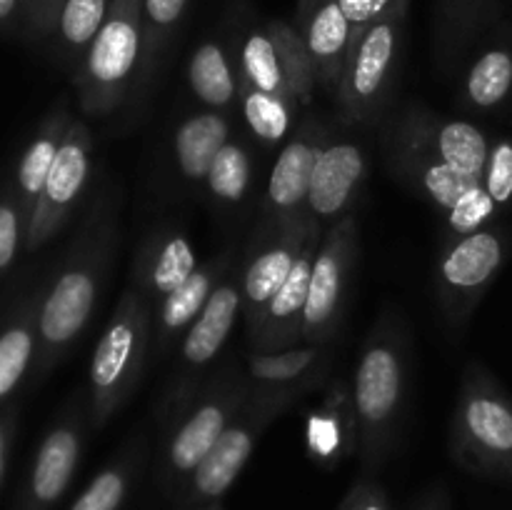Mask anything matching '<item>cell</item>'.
<instances>
[{"label": "cell", "instance_id": "1", "mask_svg": "<svg viewBox=\"0 0 512 510\" xmlns=\"http://www.w3.org/2000/svg\"><path fill=\"white\" fill-rule=\"evenodd\" d=\"M118 245V213L113 200L100 198L90 205L80 230L58 260L38 303V358L33 378L43 380L83 338L93 320L108 278L113 250Z\"/></svg>", "mask_w": 512, "mask_h": 510}, {"label": "cell", "instance_id": "2", "mask_svg": "<svg viewBox=\"0 0 512 510\" xmlns=\"http://www.w3.org/2000/svg\"><path fill=\"white\" fill-rule=\"evenodd\" d=\"M408 333L403 320L385 313L365 335L355 363L353 405L358 418V453L365 468H378L403 423L408 390Z\"/></svg>", "mask_w": 512, "mask_h": 510}, {"label": "cell", "instance_id": "3", "mask_svg": "<svg viewBox=\"0 0 512 510\" xmlns=\"http://www.w3.org/2000/svg\"><path fill=\"white\" fill-rule=\"evenodd\" d=\"M153 343V305L135 285L120 295L100 333L88 368L85 408L90 430H100L130 400Z\"/></svg>", "mask_w": 512, "mask_h": 510}, {"label": "cell", "instance_id": "4", "mask_svg": "<svg viewBox=\"0 0 512 510\" xmlns=\"http://www.w3.org/2000/svg\"><path fill=\"white\" fill-rule=\"evenodd\" d=\"M143 73V0H115L73 70L80 115L108 118L138 93Z\"/></svg>", "mask_w": 512, "mask_h": 510}, {"label": "cell", "instance_id": "5", "mask_svg": "<svg viewBox=\"0 0 512 510\" xmlns=\"http://www.w3.org/2000/svg\"><path fill=\"white\" fill-rule=\"evenodd\" d=\"M383 148L395 178L433 205L435 213L443 215L448 238L498 223L500 210L485 193L483 180L460 173L438 155L390 128L383 130Z\"/></svg>", "mask_w": 512, "mask_h": 510}, {"label": "cell", "instance_id": "6", "mask_svg": "<svg viewBox=\"0 0 512 510\" xmlns=\"http://www.w3.org/2000/svg\"><path fill=\"white\" fill-rule=\"evenodd\" d=\"M250 395V380L245 378L243 363L225 360L215 373L200 383L193 398L165 418L163 473L170 480H183L203 463L220 435L225 433L235 415L243 410Z\"/></svg>", "mask_w": 512, "mask_h": 510}, {"label": "cell", "instance_id": "7", "mask_svg": "<svg viewBox=\"0 0 512 510\" xmlns=\"http://www.w3.org/2000/svg\"><path fill=\"white\" fill-rule=\"evenodd\" d=\"M450 450L473 470L512 475V398L480 363H468L450 418Z\"/></svg>", "mask_w": 512, "mask_h": 510}, {"label": "cell", "instance_id": "8", "mask_svg": "<svg viewBox=\"0 0 512 510\" xmlns=\"http://www.w3.org/2000/svg\"><path fill=\"white\" fill-rule=\"evenodd\" d=\"M310 390H315L313 385L273 388V385L250 383V395L243 410L235 415L233 423L225 428L218 443L213 445V450L205 455L203 463L188 478V498L193 503H213L220 495L228 493L230 485L243 473L245 463L253 455L265 428L273 420H278L285 410L293 408Z\"/></svg>", "mask_w": 512, "mask_h": 510}, {"label": "cell", "instance_id": "9", "mask_svg": "<svg viewBox=\"0 0 512 510\" xmlns=\"http://www.w3.org/2000/svg\"><path fill=\"white\" fill-rule=\"evenodd\" d=\"M510 250V233L493 223L468 235L443 240L435 258L433 283L443 318L450 328H463L503 270Z\"/></svg>", "mask_w": 512, "mask_h": 510}, {"label": "cell", "instance_id": "10", "mask_svg": "<svg viewBox=\"0 0 512 510\" xmlns=\"http://www.w3.org/2000/svg\"><path fill=\"white\" fill-rule=\"evenodd\" d=\"M405 20L408 13H395L370 25L350 48L335 98L348 125H373L383 115L398 73Z\"/></svg>", "mask_w": 512, "mask_h": 510}, {"label": "cell", "instance_id": "11", "mask_svg": "<svg viewBox=\"0 0 512 510\" xmlns=\"http://www.w3.org/2000/svg\"><path fill=\"white\" fill-rule=\"evenodd\" d=\"M240 80L275 98L290 100L298 108L313 100L315 73L305 50L303 35L293 23L270 20L253 25L235 45Z\"/></svg>", "mask_w": 512, "mask_h": 510}, {"label": "cell", "instance_id": "12", "mask_svg": "<svg viewBox=\"0 0 512 510\" xmlns=\"http://www.w3.org/2000/svg\"><path fill=\"white\" fill-rule=\"evenodd\" d=\"M95 163V140L88 123L73 115L38 205L28 220L25 255H35L68 225L88 193Z\"/></svg>", "mask_w": 512, "mask_h": 510}, {"label": "cell", "instance_id": "13", "mask_svg": "<svg viewBox=\"0 0 512 510\" xmlns=\"http://www.w3.org/2000/svg\"><path fill=\"white\" fill-rule=\"evenodd\" d=\"M358 250L360 225L355 213L345 215L333 228L325 230L313 265L308 303H305L303 343L328 345L338 340L350 275L358 263Z\"/></svg>", "mask_w": 512, "mask_h": 510}, {"label": "cell", "instance_id": "14", "mask_svg": "<svg viewBox=\"0 0 512 510\" xmlns=\"http://www.w3.org/2000/svg\"><path fill=\"white\" fill-rule=\"evenodd\" d=\"M238 315H243V295H240L238 278L228 275L180 338L178 365L165 393V418L178 413L208 378L205 370L220 355L225 340L238 323Z\"/></svg>", "mask_w": 512, "mask_h": 510}, {"label": "cell", "instance_id": "15", "mask_svg": "<svg viewBox=\"0 0 512 510\" xmlns=\"http://www.w3.org/2000/svg\"><path fill=\"white\" fill-rule=\"evenodd\" d=\"M313 220H295V223H268L258 228L245 258L240 260L238 283L243 295V315L248 330L255 328L263 310L278 293L280 285L293 270Z\"/></svg>", "mask_w": 512, "mask_h": 510}, {"label": "cell", "instance_id": "16", "mask_svg": "<svg viewBox=\"0 0 512 510\" xmlns=\"http://www.w3.org/2000/svg\"><path fill=\"white\" fill-rule=\"evenodd\" d=\"M88 408L85 395H75L58 418L45 430L33 458L28 485H25L23 510H50L65 495L83 455L85 435H88Z\"/></svg>", "mask_w": 512, "mask_h": 510}, {"label": "cell", "instance_id": "17", "mask_svg": "<svg viewBox=\"0 0 512 510\" xmlns=\"http://www.w3.org/2000/svg\"><path fill=\"white\" fill-rule=\"evenodd\" d=\"M330 138L328 125L313 115H305L283 143L268 188H265V220L268 223H295L308 218V195L313 183L315 163L325 140Z\"/></svg>", "mask_w": 512, "mask_h": 510}, {"label": "cell", "instance_id": "18", "mask_svg": "<svg viewBox=\"0 0 512 510\" xmlns=\"http://www.w3.org/2000/svg\"><path fill=\"white\" fill-rule=\"evenodd\" d=\"M385 128L430 150L460 173L483 180L493 140L480 125L470 123V120L445 118L425 105L410 103L398 115H393Z\"/></svg>", "mask_w": 512, "mask_h": 510}, {"label": "cell", "instance_id": "19", "mask_svg": "<svg viewBox=\"0 0 512 510\" xmlns=\"http://www.w3.org/2000/svg\"><path fill=\"white\" fill-rule=\"evenodd\" d=\"M368 178V153L358 140L335 135L325 140L308 195V218L323 230L353 213Z\"/></svg>", "mask_w": 512, "mask_h": 510}, {"label": "cell", "instance_id": "20", "mask_svg": "<svg viewBox=\"0 0 512 510\" xmlns=\"http://www.w3.org/2000/svg\"><path fill=\"white\" fill-rule=\"evenodd\" d=\"M323 235L325 230L313 220L293 270L285 278V283L280 285L278 293L273 295L268 308L263 310L255 328L248 330L250 343L258 353H275V350H285L303 343L305 303H308L310 278H313V265L315 258H318Z\"/></svg>", "mask_w": 512, "mask_h": 510}, {"label": "cell", "instance_id": "21", "mask_svg": "<svg viewBox=\"0 0 512 510\" xmlns=\"http://www.w3.org/2000/svg\"><path fill=\"white\" fill-rule=\"evenodd\" d=\"M198 265V255L188 235L175 225H165L153 230L135 253L130 285H135L155 308L160 300L175 293Z\"/></svg>", "mask_w": 512, "mask_h": 510}, {"label": "cell", "instance_id": "22", "mask_svg": "<svg viewBox=\"0 0 512 510\" xmlns=\"http://www.w3.org/2000/svg\"><path fill=\"white\" fill-rule=\"evenodd\" d=\"M235 255L233 250H223L210 260L200 263L195 273L180 285L175 293L160 300L153 308V340L160 350H170V345L180 343L185 330L190 328L200 310L208 305L210 295L220 283L233 273Z\"/></svg>", "mask_w": 512, "mask_h": 510}, {"label": "cell", "instance_id": "23", "mask_svg": "<svg viewBox=\"0 0 512 510\" xmlns=\"http://www.w3.org/2000/svg\"><path fill=\"white\" fill-rule=\"evenodd\" d=\"M305 448L320 465H338L358 448V418L353 390L343 378H333L323 398L305 418Z\"/></svg>", "mask_w": 512, "mask_h": 510}, {"label": "cell", "instance_id": "24", "mask_svg": "<svg viewBox=\"0 0 512 510\" xmlns=\"http://www.w3.org/2000/svg\"><path fill=\"white\" fill-rule=\"evenodd\" d=\"M230 138H233L230 113L200 108L178 120L170 135V155L178 178L190 188L205 185L215 155Z\"/></svg>", "mask_w": 512, "mask_h": 510}, {"label": "cell", "instance_id": "25", "mask_svg": "<svg viewBox=\"0 0 512 510\" xmlns=\"http://www.w3.org/2000/svg\"><path fill=\"white\" fill-rule=\"evenodd\" d=\"M70 113L68 100H58L53 108L45 113V118L40 120L38 128L33 130L30 140L25 143V148L20 150L18 165H15L13 175V188L15 198H18L20 208H23L25 218L30 220L35 205H38L40 193L45 188V180H48L50 170H53L55 158L60 153V145H63L65 133L70 128Z\"/></svg>", "mask_w": 512, "mask_h": 510}, {"label": "cell", "instance_id": "26", "mask_svg": "<svg viewBox=\"0 0 512 510\" xmlns=\"http://www.w3.org/2000/svg\"><path fill=\"white\" fill-rule=\"evenodd\" d=\"M38 288L20 293L0 315V405L33 373L38 358Z\"/></svg>", "mask_w": 512, "mask_h": 510}, {"label": "cell", "instance_id": "27", "mask_svg": "<svg viewBox=\"0 0 512 510\" xmlns=\"http://www.w3.org/2000/svg\"><path fill=\"white\" fill-rule=\"evenodd\" d=\"M305 50L313 63L315 83L338 98L345 63L350 53V25L335 0H320L300 30Z\"/></svg>", "mask_w": 512, "mask_h": 510}, {"label": "cell", "instance_id": "28", "mask_svg": "<svg viewBox=\"0 0 512 510\" xmlns=\"http://www.w3.org/2000/svg\"><path fill=\"white\" fill-rule=\"evenodd\" d=\"M335 358V343L313 345L300 343L293 348L275 350V353H258L253 350L245 355L243 370L245 378L253 385H313L320 388L330 375Z\"/></svg>", "mask_w": 512, "mask_h": 510}, {"label": "cell", "instance_id": "29", "mask_svg": "<svg viewBox=\"0 0 512 510\" xmlns=\"http://www.w3.org/2000/svg\"><path fill=\"white\" fill-rule=\"evenodd\" d=\"M185 80L203 108L233 113L240 98V68L235 50L220 40H203L195 45L185 65Z\"/></svg>", "mask_w": 512, "mask_h": 510}, {"label": "cell", "instance_id": "30", "mask_svg": "<svg viewBox=\"0 0 512 510\" xmlns=\"http://www.w3.org/2000/svg\"><path fill=\"white\" fill-rule=\"evenodd\" d=\"M512 98V43L485 45L460 80V103L473 113H495Z\"/></svg>", "mask_w": 512, "mask_h": 510}, {"label": "cell", "instance_id": "31", "mask_svg": "<svg viewBox=\"0 0 512 510\" xmlns=\"http://www.w3.org/2000/svg\"><path fill=\"white\" fill-rule=\"evenodd\" d=\"M115 0H63L50 33V45L63 68L73 70L83 60L85 50L93 43L98 30L103 28Z\"/></svg>", "mask_w": 512, "mask_h": 510}, {"label": "cell", "instance_id": "32", "mask_svg": "<svg viewBox=\"0 0 512 510\" xmlns=\"http://www.w3.org/2000/svg\"><path fill=\"white\" fill-rule=\"evenodd\" d=\"M498 0H438L435 53L443 68L463 58L475 38L493 20Z\"/></svg>", "mask_w": 512, "mask_h": 510}, {"label": "cell", "instance_id": "33", "mask_svg": "<svg viewBox=\"0 0 512 510\" xmlns=\"http://www.w3.org/2000/svg\"><path fill=\"white\" fill-rule=\"evenodd\" d=\"M255 183V155L243 138L233 135L215 155L205 178L210 200L225 210L240 208Z\"/></svg>", "mask_w": 512, "mask_h": 510}, {"label": "cell", "instance_id": "34", "mask_svg": "<svg viewBox=\"0 0 512 510\" xmlns=\"http://www.w3.org/2000/svg\"><path fill=\"white\" fill-rule=\"evenodd\" d=\"M238 108L245 128L263 145H283L300 123V120H295L300 113L298 105L263 93V90L253 88L243 80H240Z\"/></svg>", "mask_w": 512, "mask_h": 510}, {"label": "cell", "instance_id": "35", "mask_svg": "<svg viewBox=\"0 0 512 510\" xmlns=\"http://www.w3.org/2000/svg\"><path fill=\"white\" fill-rule=\"evenodd\" d=\"M190 0H143V73L138 93L153 80L160 58L185 20Z\"/></svg>", "mask_w": 512, "mask_h": 510}, {"label": "cell", "instance_id": "36", "mask_svg": "<svg viewBox=\"0 0 512 510\" xmlns=\"http://www.w3.org/2000/svg\"><path fill=\"white\" fill-rule=\"evenodd\" d=\"M143 458V445H133L128 453L115 458L113 463L105 465L88 488L78 495L70 510H120L125 495H128L130 483H133L135 465Z\"/></svg>", "mask_w": 512, "mask_h": 510}, {"label": "cell", "instance_id": "37", "mask_svg": "<svg viewBox=\"0 0 512 510\" xmlns=\"http://www.w3.org/2000/svg\"><path fill=\"white\" fill-rule=\"evenodd\" d=\"M25 233H28V218L15 198L13 188H0V280L13 270L15 260L25 253Z\"/></svg>", "mask_w": 512, "mask_h": 510}, {"label": "cell", "instance_id": "38", "mask_svg": "<svg viewBox=\"0 0 512 510\" xmlns=\"http://www.w3.org/2000/svg\"><path fill=\"white\" fill-rule=\"evenodd\" d=\"M483 188L500 213L512 205V138H498L490 143Z\"/></svg>", "mask_w": 512, "mask_h": 510}, {"label": "cell", "instance_id": "39", "mask_svg": "<svg viewBox=\"0 0 512 510\" xmlns=\"http://www.w3.org/2000/svg\"><path fill=\"white\" fill-rule=\"evenodd\" d=\"M343 10L345 20L350 25V48L360 40V35L370 25L390 18L395 13H408L410 0H335Z\"/></svg>", "mask_w": 512, "mask_h": 510}, {"label": "cell", "instance_id": "40", "mask_svg": "<svg viewBox=\"0 0 512 510\" xmlns=\"http://www.w3.org/2000/svg\"><path fill=\"white\" fill-rule=\"evenodd\" d=\"M0 35L38 38L35 15L28 0H0Z\"/></svg>", "mask_w": 512, "mask_h": 510}, {"label": "cell", "instance_id": "41", "mask_svg": "<svg viewBox=\"0 0 512 510\" xmlns=\"http://www.w3.org/2000/svg\"><path fill=\"white\" fill-rule=\"evenodd\" d=\"M15 428H18V405L3 403L0 405V483L5 475V463H8L10 443L15 438Z\"/></svg>", "mask_w": 512, "mask_h": 510}, {"label": "cell", "instance_id": "42", "mask_svg": "<svg viewBox=\"0 0 512 510\" xmlns=\"http://www.w3.org/2000/svg\"><path fill=\"white\" fill-rule=\"evenodd\" d=\"M343 510H388V503L373 483H360L345 500Z\"/></svg>", "mask_w": 512, "mask_h": 510}, {"label": "cell", "instance_id": "43", "mask_svg": "<svg viewBox=\"0 0 512 510\" xmlns=\"http://www.w3.org/2000/svg\"><path fill=\"white\" fill-rule=\"evenodd\" d=\"M35 15V28H38V40H48L55 28V18L63 5V0H28Z\"/></svg>", "mask_w": 512, "mask_h": 510}, {"label": "cell", "instance_id": "44", "mask_svg": "<svg viewBox=\"0 0 512 510\" xmlns=\"http://www.w3.org/2000/svg\"><path fill=\"white\" fill-rule=\"evenodd\" d=\"M320 0H298V5H295V20H293V25H295V30H303V25L308 23V18H310V13H313V8L315 5H318Z\"/></svg>", "mask_w": 512, "mask_h": 510}, {"label": "cell", "instance_id": "45", "mask_svg": "<svg viewBox=\"0 0 512 510\" xmlns=\"http://www.w3.org/2000/svg\"><path fill=\"white\" fill-rule=\"evenodd\" d=\"M210 510H215V508H210Z\"/></svg>", "mask_w": 512, "mask_h": 510}]
</instances>
